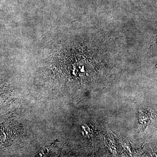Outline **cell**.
Returning <instances> with one entry per match:
<instances>
[{
    "label": "cell",
    "instance_id": "cell-1",
    "mask_svg": "<svg viewBox=\"0 0 157 157\" xmlns=\"http://www.w3.org/2000/svg\"><path fill=\"white\" fill-rule=\"evenodd\" d=\"M6 137L5 133L2 130H0V142L4 141L6 139Z\"/></svg>",
    "mask_w": 157,
    "mask_h": 157
}]
</instances>
